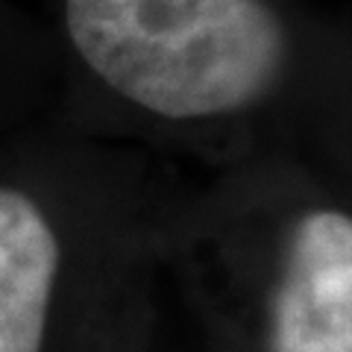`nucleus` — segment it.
I'll return each mask as SVG.
<instances>
[{"instance_id":"f257e3e1","label":"nucleus","mask_w":352,"mask_h":352,"mask_svg":"<svg viewBox=\"0 0 352 352\" xmlns=\"http://www.w3.org/2000/svg\"><path fill=\"white\" fill-rule=\"evenodd\" d=\"M80 62L170 124L352 135V18L308 0H65Z\"/></svg>"},{"instance_id":"f03ea898","label":"nucleus","mask_w":352,"mask_h":352,"mask_svg":"<svg viewBox=\"0 0 352 352\" xmlns=\"http://www.w3.org/2000/svg\"><path fill=\"white\" fill-rule=\"evenodd\" d=\"M59 241L27 194L0 188V352H41Z\"/></svg>"}]
</instances>
